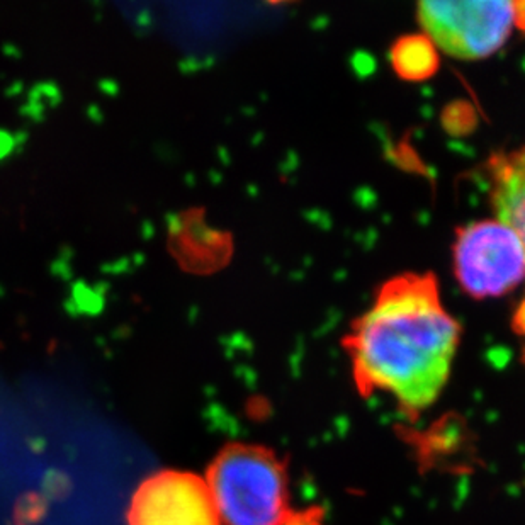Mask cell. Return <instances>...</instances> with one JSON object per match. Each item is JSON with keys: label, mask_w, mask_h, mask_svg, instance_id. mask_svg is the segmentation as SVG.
Here are the masks:
<instances>
[{"label": "cell", "mask_w": 525, "mask_h": 525, "mask_svg": "<svg viewBox=\"0 0 525 525\" xmlns=\"http://www.w3.org/2000/svg\"><path fill=\"white\" fill-rule=\"evenodd\" d=\"M342 344L362 396L385 393L417 417L448 385L461 325L444 308L435 274L403 273L381 284Z\"/></svg>", "instance_id": "obj_1"}, {"label": "cell", "mask_w": 525, "mask_h": 525, "mask_svg": "<svg viewBox=\"0 0 525 525\" xmlns=\"http://www.w3.org/2000/svg\"><path fill=\"white\" fill-rule=\"evenodd\" d=\"M206 483L221 524L282 525L291 513L286 467L271 449L253 444L221 449Z\"/></svg>", "instance_id": "obj_2"}, {"label": "cell", "mask_w": 525, "mask_h": 525, "mask_svg": "<svg viewBox=\"0 0 525 525\" xmlns=\"http://www.w3.org/2000/svg\"><path fill=\"white\" fill-rule=\"evenodd\" d=\"M454 274L467 296L500 298L525 281V247L500 219H480L456 232Z\"/></svg>", "instance_id": "obj_3"}, {"label": "cell", "mask_w": 525, "mask_h": 525, "mask_svg": "<svg viewBox=\"0 0 525 525\" xmlns=\"http://www.w3.org/2000/svg\"><path fill=\"white\" fill-rule=\"evenodd\" d=\"M417 20L437 50L459 60L495 55L510 38L513 2H420Z\"/></svg>", "instance_id": "obj_4"}, {"label": "cell", "mask_w": 525, "mask_h": 525, "mask_svg": "<svg viewBox=\"0 0 525 525\" xmlns=\"http://www.w3.org/2000/svg\"><path fill=\"white\" fill-rule=\"evenodd\" d=\"M130 525H221L204 478L184 471H162L138 488Z\"/></svg>", "instance_id": "obj_5"}, {"label": "cell", "mask_w": 525, "mask_h": 525, "mask_svg": "<svg viewBox=\"0 0 525 525\" xmlns=\"http://www.w3.org/2000/svg\"><path fill=\"white\" fill-rule=\"evenodd\" d=\"M489 199L497 219L508 225L525 247V145L488 160Z\"/></svg>", "instance_id": "obj_6"}, {"label": "cell", "mask_w": 525, "mask_h": 525, "mask_svg": "<svg viewBox=\"0 0 525 525\" xmlns=\"http://www.w3.org/2000/svg\"><path fill=\"white\" fill-rule=\"evenodd\" d=\"M389 61L394 74L407 82L428 80L441 67L439 50L424 33L396 39L389 50Z\"/></svg>", "instance_id": "obj_7"}, {"label": "cell", "mask_w": 525, "mask_h": 525, "mask_svg": "<svg viewBox=\"0 0 525 525\" xmlns=\"http://www.w3.org/2000/svg\"><path fill=\"white\" fill-rule=\"evenodd\" d=\"M282 525H323L318 515H313L312 512H291L286 522Z\"/></svg>", "instance_id": "obj_8"}, {"label": "cell", "mask_w": 525, "mask_h": 525, "mask_svg": "<svg viewBox=\"0 0 525 525\" xmlns=\"http://www.w3.org/2000/svg\"><path fill=\"white\" fill-rule=\"evenodd\" d=\"M513 26L525 33V0L513 2Z\"/></svg>", "instance_id": "obj_9"}, {"label": "cell", "mask_w": 525, "mask_h": 525, "mask_svg": "<svg viewBox=\"0 0 525 525\" xmlns=\"http://www.w3.org/2000/svg\"><path fill=\"white\" fill-rule=\"evenodd\" d=\"M513 329L517 333L525 337V299L521 303V306L517 308L515 316H513Z\"/></svg>", "instance_id": "obj_10"}]
</instances>
